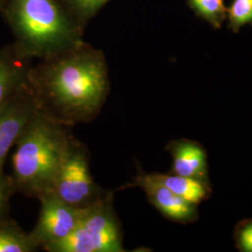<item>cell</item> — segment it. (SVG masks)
Masks as SVG:
<instances>
[{
  "instance_id": "cell-6",
  "label": "cell",
  "mask_w": 252,
  "mask_h": 252,
  "mask_svg": "<svg viewBox=\"0 0 252 252\" xmlns=\"http://www.w3.org/2000/svg\"><path fill=\"white\" fill-rule=\"evenodd\" d=\"M38 200L39 215L29 235L38 249H43L62 241L71 234L81 221L86 207H72L50 192Z\"/></svg>"
},
{
  "instance_id": "cell-15",
  "label": "cell",
  "mask_w": 252,
  "mask_h": 252,
  "mask_svg": "<svg viewBox=\"0 0 252 252\" xmlns=\"http://www.w3.org/2000/svg\"><path fill=\"white\" fill-rule=\"evenodd\" d=\"M81 27L87 25L110 0H63Z\"/></svg>"
},
{
  "instance_id": "cell-4",
  "label": "cell",
  "mask_w": 252,
  "mask_h": 252,
  "mask_svg": "<svg viewBox=\"0 0 252 252\" xmlns=\"http://www.w3.org/2000/svg\"><path fill=\"white\" fill-rule=\"evenodd\" d=\"M48 252H124V233L113 205V191L86 207L81 221L71 234L47 246Z\"/></svg>"
},
{
  "instance_id": "cell-10",
  "label": "cell",
  "mask_w": 252,
  "mask_h": 252,
  "mask_svg": "<svg viewBox=\"0 0 252 252\" xmlns=\"http://www.w3.org/2000/svg\"><path fill=\"white\" fill-rule=\"evenodd\" d=\"M166 152L173 158L172 174L194 180H209L207 153L203 145L187 138L169 141Z\"/></svg>"
},
{
  "instance_id": "cell-17",
  "label": "cell",
  "mask_w": 252,
  "mask_h": 252,
  "mask_svg": "<svg viewBox=\"0 0 252 252\" xmlns=\"http://www.w3.org/2000/svg\"><path fill=\"white\" fill-rule=\"evenodd\" d=\"M15 192L10 177L0 169V220L6 219L9 210V201L11 194Z\"/></svg>"
},
{
  "instance_id": "cell-12",
  "label": "cell",
  "mask_w": 252,
  "mask_h": 252,
  "mask_svg": "<svg viewBox=\"0 0 252 252\" xmlns=\"http://www.w3.org/2000/svg\"><path fill=\"white\" fill-rule=\"evenodd\" d=\"M37 250L29 233H25L18 224L7 218L0 220V252H33Z\"/></svg>"
},
{
  "instance_id": "cell-1",
  "label": "cell",
  "mask_w": 252,
  "mask_h": 252,
  "mask_svg": "<svg viewBox=\"0 0 252 252\" xmlns=\"http://www.w3.org/2000/svg\"><path fill=\"white\" fill-rule=\"evenodd\" d=\"M28 84L40 112L67 127L98 116L110 92L102 50L86 43L32 65Z\"/></svg>"
},
{
  "instance_id": "cell-7",
  "label": "cell",
  "mask_w": 252,
  "mask_h": 252,
  "mask_svg": "<svg viewBox=\"0 0 252 252\" xmlns=\"http://www.w3.org/2000/svg\"><path fill=\"white\" fill-rule=\"evenodd\" d=\"M134 187L143 189L150 204L165 219L180 224L193 223L198 220V206L180 197L161 184L148 180L140 168L133 181L122 189Z\"/></svg>"
},
{
  "instance_id": "cell-3",
  "label": "cell",
  "mask_w": 252,
  "mask_h": 252,
  "mask_svg": "<svg viewBox=\"0 0 252 252\" xmlns=\"http://www.w3.org/2000/svg\"><path fill=\"white\" fill-rule=\"evenodd\" d=\"M68 128L39 110L30 120L15 142V191L37 199L49 192L72 140Z\"/></svg>"
},
{
  "instance_id": "cell-14",
  "label": "cell",
  "mask_w": 252,
  "mask_h": 252,
  "mask_svg": "<svg viewBox=\"0 0 252 252\" xmlns=\"http://www.w3.org/2000/svg\"><path fill=\"white\" fill-rule=\"evenodd\" d=\"M228 28L237 33L244 26L252 27V0H233L227 8Z\"/></svg>"
},
{
  "instance_id": "cell-11",
  "label": "cell",
  "mask_w": 252,
  "mask_h": 252,
  "mask_svg": "<svg viewBox=\"0 0 252 252\" xmlns=\"http://www.w3.org/2000/svg\"><path fill=\"white\" fill-rule=\"evenodd\" d=\"M144 174L148 180L161 184L176 194L180 195V197L196 206L210 198L212 194V188L209 180H194L172 173L162 174L156 172H144Z\"/></svg>"
},
{
  "instance_id": "cell-16",
  "label": "cell",
  "mask_w": 252,
  "mask_h": 252,
  "mask_svg": "<svg viewBox=\"0 0 252 252\" xmlns=\"http://www.w3.org/2000/svg\"><path fill=\"white\" fill-rule=\"evenodd\" d=\"M234 240L238 252H252V218L242 220L235 225Z\"/></svg>"
},
{
  "instance_id": "cell-2",
  "label": "cell",
  "mask_w": 252,
  "mask_h": 252,
  "mask_svg": "<svg viewBox=\"0 0 252 252\" xmlns=\"http://www.w3.org/2000/svg\"><path fill=\"white\" fill-rule=\"evenodd\" d=\"M19 53L44 60L84 42L81 27L63 0H8L0 11Z\"/></svg>"
},
{
  "instance_id": "cell-8",
  "label": "cell",
  "mask_w": 252,
  "mask_h": 252,
  "mask_svg": "<svg viewBox=\"0 0 252 252\" xmlns=\"http://www.w3.org/2000/svg\"><path fill=\"white\" fill-rule=\"evenodd\" d=\"M37 111L36 97L29 84L0 109V169L11 147Z\"/></svg>"
},
{
  "instance_id": "cell-5",
  "label": "cell",
  "mask_w": 252,
  "mask_h": 252,
  "mask_svg": "<svg viewBox=\"0 0 252 252\" xmlns=\"http://www.w3.org/2000/svg\"><path fill=\"white\" fill-rule=\"evenodd\" d=\"M108 191L100 187L91 174L86 146L73 136L49 192L72 207H88L103 198Z\"/></svg>"
},
{
  "instance_id": "cell-9",
  "label": "cell",
  "mask_w": 252,
  "mask_h": 252,
  "mask_svg": "<svg viewBox=\"0 0 252 252\" xmlns=\"http://www.w3.org/2000/svg\"><path fill=\"white\" fill-rule=\"evenodd\" d=\"M32 59L19 53L14 44L0 49V109L28 85Z\"/></svg>"
},
{
  "instance_id": "cell-18",
  "label": "cell",
  "mask_w": 252,
  "mask_h": 252,
  "mask_svg": "<svg viewBox=\"0 0 252 252\" xmlns=\"http://www.w3.org/2000/svg\"><path fill=\"white\" fill-rule=\"evenodd\" d=\"M7 1H8V0H0V11L5 7Z\"/></svg>"
},
{
  "instance_id": "cell-13",
  "label": "cell",
  "mask_w": 252,
  "mask_h": 252,
  "mask_svg": "<svg viewBox=\"0 0 252 252\" xmlns=\"http://www.w3.org/2000/svg\"><path fill=\"white\" fill-rule=\"evenodd\" d=\"M189 8L200 18L219 29L227 19L225 0H187Z\"/></svg>"
}]
</instances>
